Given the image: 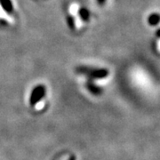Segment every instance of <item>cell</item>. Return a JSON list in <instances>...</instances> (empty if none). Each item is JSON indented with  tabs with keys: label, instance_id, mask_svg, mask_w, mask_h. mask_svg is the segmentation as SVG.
Instances as JSON below:
<instances>
[{
	"label": "cell",
	"instance_id": "7",
	"mask_svg": "<svg viewBox=\"0 0 160 160\" xmlns=\"http://www.w3.org/2000/svg\"><path fill=\"white\" fill-rule=\"evenodd\" d=\"M98 3H99V5H103L104 3H105V1L106 0H97Z\"/></svg>",
	"mask_w": 160,
	"mask_h": 160
},
{
	"label": "cell",
	"instance_id": "2",
	"mask_svg": "<svg viewBox=\"0 0 160 160\" xmlns=\"http://www.w3.org/2000/svg\"><path fill=\"white\" fill-rule=\"evenodd\" d=\"M0 5L3 7V9L8 13H12L13 11V6L11 0H0Z\"/></svg>",
	"mask_w": 160,
	"mask_h": 160
},
{
	"label": "cell",
	"instance_id": "4",
	"mask_svg": "<svg viewBox=\"0 0 160 160\" xmlns=\"http://www.w3.org/2000/svg\"><path fill=\"white\" fill-rule=\"evenodd\" d=\"M79 15L81 19L85 22L89 21V18H90V13L88 10L86 8H81L79 10Z\"/></svg>",
	"mask_w": 160,
	"mask_h": 160
},
{
	"label": "cell",
	"instance_id": "3",
	"mask_svg": "<svg viewBox=\"0 0 160 160\" xmlns=\"http://www.w3.org/2000/svg\"><path fill=\"white\" fill-rule=\"evenodd\" d=\"M148 22L151 26H156L160 22V15L158 13H152L148 18Z\"/></svg>",
	"mask_w": 160,
	"mask_h": 160
},
{
	"label": "cell",
	"instance_id": "1",
	"mask_svg": "<svg viewBox=\"0 0 160 160\" xmlns=\"http://www.w3.org/2000/svg\"><path fill=\"white\" fill-rule=\"evenodd\" d=\"M85 72H88L92 77L95 78H106L109 74V71L106 69H93V70L85 69Z\"/></svg>",
	"mask_w": 160,
	"mask_h": 160
},
{
	"label": "cell",
	"instance_id": "6",
	"mask_svg": "<svg viewBox=\"0 0 160 160\" xmlns=\"http://www.w3.org/2000/svg\"><path fill=\"white\" fill-rule=\"evenodd\" d=\"M69 155H66V156H63L62 158L59 160H69Z\"/></svg>",
	"mask_w": 160,
	"mask_h": 160
},
{
	"label": "cell",
	"instance_id": "8",
	"mask_svg": "<svg viewBox=\"0 0 160 160\" xmlns=\"http://www.w3.org/2000/svg\"><path fill=\"white\" fill-rule=\"evenodd\" d=\"M156 37H157V38H160V29L156 32Z\"/></svg>",
	"mask_w": 160,
	"mask_h": 160
},
{
	"label": "cell",
	"instance_id": "5",
	"mask_svg": "<svg viewBox=\"0 0 160 160\" xmlns=\"http://www.w3.org/2000/svg\"><path fill=\"white\" fill-rule=\"evenodd\" d=\"M68 22H69V27H70L71 29H74L75 22H74V20H73V18L72 17L68 18Z\"/></svg>",
	"mask_w": 160,
	"mask_h": 160
}]
</instances>
